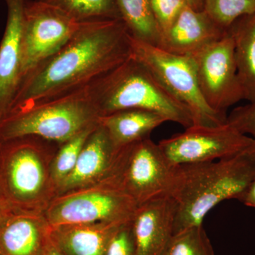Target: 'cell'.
Listing matches in <instances>:
<instances>
[{"mask_svg":"<svg viewBox=\"0 0 255 255\" xmlns=\"http://www.w3.org/2000/svg\"><path fill=\"white\" fill-rule=\"evenodd\" d=\"M128 194L105 179L55 196L44 215L52 227L99 222L124 223L137 208Z\"/></svg>","mask_w":255,"mask_h":255,"instance_id":"cell-8","label":"cell"},{"mask_svg":"<svg viewBox=\"0 0 255 255\" xmlns=\"http://www.w3.org/2000/svg\"><path fill=\"white\" fill-rule=\"evenodd\" d=\"M130 53V35L122 19L80 23L62 48L23 77L9 114L85 88Z\"/></svg>","mask_w":255,"mask_h":255,"instance_id":"cell-1","label":"cell"},{"mask_svg":"<svg viewBox=\"0 0 255 255\" xmlns=\"http://www.w3.org/2000/svg\"><path fill=\"white\" fill-rule=\"evenodd\" d=\"M43 255H64L61 251H60L58 247L55 244L51 236H50L48 243H47L46 248L43 252Z\"/></svg>","mask_w":255,"mask_h":255,"instance_id":"cell-30","label":"cell"},{"mask_svg":"<svg viewBox=\"0 0 255 255\" xmlns=\"http://www.w3.org/2000/svg\"><path fill=\"white\" fill-rule=\"evenodd\" d=\"M80 25L58 8L38 0H26L21 37V80L37 65L62 48Z\"/></svg>","mask_w":255,"mask_h":255,"instance_id":"cell-11","label":"cell"},{"mask_svg":"<svg viewBox=\"0 0 255 255\" xmlns=\"http://www.w3.org/2000/svg\"><path fill=\"white\" fill-rule=\"evenodd\" d=\"M255 177V145L213 162L175 165L170 196L177 203L174 234L203 225L211 210L243 195Z\"/></svg>","mask_w":255,"mask_h":255,"instance_id":"cell-2","label":"cell"},{"mask_svg":"<svg viewBox=\"0 0 255 255\" xmlns=\"http://www.w3.org/2000/svg\"><path fill=\"white\" fill-rule=\"evenodd\" d=\"M161 38L173 25L181 11L187 4V0H150Z\"/></svg>","mask_w":255,"mask_h":255,"instance_id":"cell-25","label":"cell"},{"mask_svg":"<svg viewBox=\"0 0 255 255\" xmlns=\"http://www.w3.org/2000/svg\"><path fill=\"white\" fill-rule=\"evenodd\" d=\"M163 255H215L203 225L174 234Z\"/></svg>","mask_w":255,"mask_h":255,"instance_id":"cell-23","label":"cell"},{"mask_svg":"<svg viewBox=\"0 0 255 255\" xmlns=\"http://www.w3.org/2000/svg\"><path fill=\"white\" fill-rule=\"evenodd\" d=\"M177 205L162 196L137 206L131 219L136 255H163L174 236Z\"/></svg>","mask_w":255,"mask_h":255,"instance_id":"cell-12","label":"cell"},{"mask_svg":"<svg viewBox=\"0 0 255 255\" xmlns=\"http://www.w3.org/2000/svg\"><path fill=\"white\" fill-rule=\"evenodd\" d=\"M14 211L0 191V231Z\"/></svg>","mask_w":255,"mask_h":255,"instance_id":"cell-28","label":"cell"},{"mask_svg":"<svg viewBox=\"0 0 255 255\" xmlns=\"http://www.w3.org/2000/svg\"><path fill=\"white\" fill-rule=\"evenodd\" d=\"M244 100L255 105V13L238 18L228 28Z\"/></svg>","mask_w":255,"mask_h":255,"instance_id":"cell-19","label":"cell"},{"mask_svg":"<svg viewBox=\"0 0 255 255\" xmlns=\"http://www.w3.org/2000/svg\"><path fill=\"white\" fill-rule=\"evenodd\" d=\"M227 31L220 27L204 10L198 11L187 4L157 47L174 54L191 56L219 40Z\"/></svg>","mask_w":255,"mask_h":255,"instance_id":"cell-15","label":"cell"},{"mask_svg":"<svg viewBox=\"0 0 255 255\" xmlns=\"http://www.w3.org/2000/svg\"><path fill=\"white\" fill-rule=\"evenodd\" d=\"M203 10L225 31L235 21L255 13V0H202Z\"/></svg>","mask_w":255,"mask_h":255,"instance_id":"cell-24","label":"cell"},{"mask_svg":"<svg viewBox=\"0 0 255 255\" xmlns=\"http://www.w3.org/2000/svg\"><path fill=\"white\" fill-rule=\"evenodd\" d=\"M105 255H136L131 220L120 225L110 240Z\"/></svg>","mask_w":255,"mask_h":255,"instance_id":"cell-26","label":"cell"},{"mask_svg":"<svg viewBox=\"0 0 255 255\" xmlns=\"http://www.w3.org/2000/svg\"><path fill=\"white\" fill-rule=\"evenodd\" d=\"M188 5L198 11L203 10L202 0H187Z\"/></svg>","mask_w":255,"mask_h":255,"instance_id":"cell-31","label":"cell"},{"mask_svg":"<svg viewBox=\"0 0 255 255\" xmlns=\"http://www.w3.org/2000/svg\"><path fill=\"white\" fill-rule=\"evenodd\" d=\"M158 145L173 165L227 158L255 145V139L227 123L215 127L192 125Z\"/></svg>","mask_w":255,"mask_h":255,"instance_id":"cell-9","label":"cell"},{"mask_svg":"<svg viewBox=\"0 0 255 255\" xmlns=\"http://www.w3.org/2000/svg\"><path fill=\"white\" fill-rule=\"evenodd\" d=\"M62 10L79 23L122 19L117 0H38Z\"/></svg>","mask_w":255,"mask_h":255,"instance_id":"cell-21","label":"cell"},{"mask_svg":"<svg viewBox=\"0 0 255 255\" xmlns=\"http://www.w3.org/2000/svg\"><path fill=\"white\" fill-rule=\"evenodd\" d=\"M50 230L44 214L14 211L0 231V254L43 255Z\"/></svg>","mask_w":255,"mask_h":255,"instance_id":"cell-16","label":"cell"},{"mask_svg":"<svg viewBox=\"0 0 255 255\" xmlns=\"http://www.w3.org/2000/svg\"><path fill=\"white\" fill-rule=\"evenodd\" d=\"M59 145L36 136L0 142V191L13 211L44 214L58 193L50 164Z\"/></svg>","mask_w":255,"mask_h":255,"instance_id":"cell-4","label":"cell"},{"mask_svg":"<svg viewBox=\"0 0 255 255\" xmlns=\"http://www.w3.org/2000/svg\"><path fill=\"white\" fill-rule=\"evenodd\" d=\"M174 167L150 137L119 149L107 180L131 197L137 206L170 196Z\"/></svg>","mask_w":255,"mask_h":255,"instance_id":"cell-6","label":"cell"},{"mask_svg":"<svg viewBox=\"0 0 255 255\" xmlns=\"http://www.w3.org/2000/svg\"><path fill=\"white\" fill-rule=\"evenodd\" d=\"M7 19L0 43V122L9 114L21 81V37L26 0H4Z\"/></svg>","mask_w":255,"mask_h":255,"instance_id":"cell-13","label":"cell"},{"mask_svg":"<svg viewBox=\"0 0 255 255\" xmlns=\"http://www.w3.org/2000/svg\"><path fill=\"white\" fill-rule=\"evenodd\" d=\"M105 128L98 123L84 144L72 173L58 194L93 185L110 175L119 152Z\"/></svg>","mask_w":255,"mask_h":255,"instance_id":"cell-14","label":"cell"},{"mask_svg":"<svg viewBox=\"0 0 255 255\" xmlns=\"http://www.w3.org/2000/svg\"><path fill=\"white\" fill-rule=\"evenodd\" d=\"M100 117L119 111L155 112L187 128L190 111L174 97L145 65L131 56L87 86Z\"/></svg>","mask_w":255,"mask_h":255,"instance_id":"cell-3","label":"cell"},{"mask_svg":"<svg viewBox=\"0 0 255 255\" xmlns=\"http://www.w3.org/2000/svg\"><path fill=\"white\" fill-rule=\"evenodd\" d=\"M121 18L132 38L159 46L161 34L150 0H117Z\"/></svg>","mask_w":255,"mask_h":255,"instance_id":"cell-20","label":"cell"},{"mask_svg":"<svg viewBox=\"0 0 255 255\" xmlns=\"http://www.w3.org/2000/svg\"><path fill=\"white\" fill-rule=\"evenodd\" d=\"M226 122L242 133L251 135L255 139V105L236 107L227 116Z\"/></svg>","mask_w":255,"mask_h":255,"instance_id":"cell-27","label":"cell"},{"mask_svg":"<svg viewBox=\"0 0 255 255\" xmlns=\"http://www.w3.org/2000/svg\"><path fill=\"white\" fill-rule=\"evenodd\" d=\"M0 255H1V254H0Z\"/></svg>","mask_w":255,"mask_h":255,"instance_id":"cell-32","label":"cell"},{"mask_svg":"<svg viewBox=\"0 0 255 255\" xmlns=\"http://www.w3.org/2000/svg\"><path fill=\"white\" fill-rule=\"evenodd\" d=\"M166 122L159 114L142 110L119 111L101 117L98 120L118 150L150 137L151 132Z\"/></svg>","mask_w":255,"mask_h":255,"instance_id":"cell-18","label":"cell"},{"mask_svg":"<svg viewBox=\"0 0 255 255\" xmlns=\"http://www.w3.org/2000/svg\"><path fill=\"white\" fill-rule=\"evenodd\" d=\"M97 126L89 128L58 146L50 164L51 177L57 192L64 181L73 172L84 144Z\"/></svg>","mask_w":255,"mask_h":255,"instance_id":"cell-22","label":"cell"},{"mask_svg":"<svg viewBox=\"0 0 255 255\" xmlns=\"http://www.w3.org/2000/svg\"><path fill=\"white\" fill-rule=\"evenodd\" d=\"M239 201L243 202L245 205L255 209V177L240 198Z\"/></svg>","mask_w":255,"mask_h":255,"instance_id":"cell-29","label":"cell"},{"mask_svg":"<svg viewBox=\"0 0 255 255\" xmlns=\"http://www.w3.org/2000/svg\"><path fill=\"white\" fill-rule=\"evenodd\" d=\"M87 87L64 97L14 111L0 122V142L36 136L61 144L98 124Z\"/></svg>","mask_w":255,"mask_h":255,"instance_id":"cell-5","label":"cell"},{"mask_svg":"<svg viewBox=\"0 0 255 255\" xmlns=\"http://www.w3.org/2000/svg\"><path fill=\"white\" fill-rule=\"evenodd\" d=\"M130 56L145 65L174 97L190 111L193 125L215 127L227 116L213 110L201 95L190 56L174 54L130 36Z\"/></svg>","mask_w":255,"mask_h":255,"instance_id":"cell-7","label":"cell"},{"mask_svg":"<svg viewBox=\"0 0 255 255\" xmlns=\"http://www.w3.org/2000/svg\"><path fill=\"white\" fill-rule=\"evenodd\" d=\"M201 95L215 112L226 111L244 100L237 74L234 42L229 31L217 41L191 55Z\"/></svg>","mask_w":255,"mask_h":255,"instance_id":"cell-10","label":"cell"},{"mask_svg":"<svg viewBox=\"0 0 255 255\" xmlns=\"http://www.w3.org/2000/svg\"><path fill=\"white\" fill-rule=\"evenodd\" d=\"M122 223L99 222L51 226L50 236L64 255H105L110 240Z\"/></svg>","mask_w":255,"mask_h":255,"instance_id":"cell-17","label":"cell"}]
</instances>
